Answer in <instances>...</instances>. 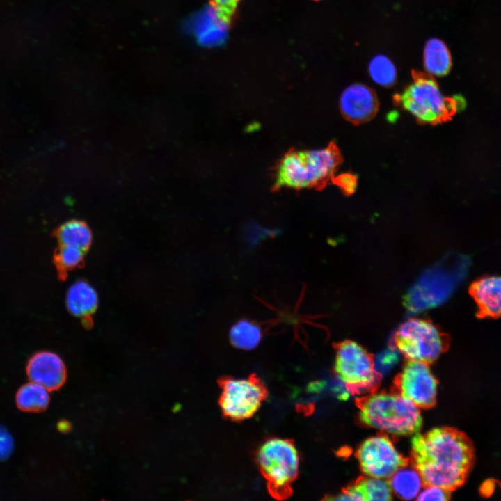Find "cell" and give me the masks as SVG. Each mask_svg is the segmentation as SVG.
Listing matches in <instances>:
<instances>
[{
	"label": "cell",
	"instance_id": "cell-1",
	"mask_svg": "<svg viewBox=\"0 0 501 501\" xmlns=\"http://www.w3.org/2000/svg\"><path fill=\"white\" fill-rule=\"evenodd\" d=\"M475 460L472 441L456 428L436 427L423 434L417 432L412 438L410 461L424 486L457 489L468 479Z\"/></svg>",
	"mask_w": 501,
	"mask_h": 501
},
{
	"label": "cell",
	"instance_id": "cell-2",
	"mask_svg": "<svg viewBox=\"0 0 501 501\" xmlns=\"http://www.w3.org/2000/svg\"><path fill=\"white\" fill-rule=\"evenodd\" d=\"M342 162L340 151L333 141L322 149L289 150L274 169L273 188L321 189L331 180Z\"/></svg>",
	"mask_w": 501,
	"mask_h": 501
},
{
	"label": "cell",
	"instance_id": "cell-3",
	"mask_svg": "<svg viewBox=\"0 0 501 501\" xmlns=\"http://www.w3.org/2000/svg\"><path fill=\"white\" fill-rule=\"evenodd\" d=\"M356 404L361 422L383 433L396 436L414 434L422 424L419 408L391 390L358 397Z\"/></svg>",
	"mask_w": 501,
	"mask_h": 501
},
{
	"label": "cell",
	"instance_id": "cell-4",
	"mask_svg": "<svg viewBox=\"0 0 501 501\" xmlns=\"http://www.w3.org/2000/svg\"><path fill=\"white\" fill-rule=\"evenodd\" d=\"M412 82L394 97L397 105L411 113L422 124L445 122L462 105V99L443 95L436 80L429 74L413 70Z\"/></svg>",
	"mask_w": 501,
	"mask_h": 501
},
{
	"label": "cell",
	"instance_id": "cell-5",
	"mask_svg": "<svg viewBox=\"0 0 501 501\" xmlns=\"http://www.w3.org/2000/svg\"><path fill=\"white\" fill-rule=\"evenodd\" d=\"M255 461L270 495L283 500L292 495L299 468V454L293 440L267 438L258 447Z\"/></svg>",
	"mask_w": 501,
	"mask_h": 501
},
{
	"label": "cell",
	"instance_id": "cell-6",
	"mask_svg": "<svg viewBox=\"0 0 501 501\" xmlns=\"http://www.w3.org/2000/svg\"><path fill=\"white\" fill-rule=\"evenodd\" d=\"M450 337L429 318L412 317L392 335L390 346L407 360L431 363L450 347Z\"/></svg>",
	"mask_w": 501,
	"mask_h": 501
},
{
	"label": "cell",
	"instance_id": "cell-7",
	"mask_svg": "<svg viewBox=\"0 0 501 501\" xmlns=\"http://www.w3.org/2000/svg\"><path fill=\"white\" fill-rule=\"evenodd\" d=\"M334 370L351 394L376 392L382 375L375 369L374 357L358 342L345 340L334 344Z\"/></svg>",
	"mask_w": 501,
	"mask_h": 501
},
{
	"label": "cell",
	"instance_id": "cell-8",
	"mask_svg": "<svg viewBox=\"0 0 501 501\" xmlns=\"http://www.w3.org/2000/svg\"><path fill=\"white\" fill-rule=\"evenodd\" d=\"M221 393L218 404L223 416L234 422L248 419L268 397L267 388L257 374L246 378L223 376L218 380Z\"/></svg>",
	"mask_w": 501,
	"mask_h": 501
},
{
	"label": "cell",
	"instance_id": "cell-9",
	"mask_svg": "<svg viewBox=\"0 0 501 501\" xmlns=\"http://www.w3.org/2000/svg\"><path fill=\"white\" fill-rule=\"evenodd\" d=\"M438 381L429 364L407 360L401 371L395 376L391 391L399 394L418 408L424 409L435 406Z\"/></svg>",
	"mask_w": 501,
	"mask_h": 501
},
{
	"label": "cell",
	"instance_id": "cell-10",
	"mask_svg": "<svg viewBox=\"0 0 501 501\" xmlns=\"http://www.w3.org/2000/svg\"><path fill=\"white\" fill-rule=\"evenodd\" d=\"M356 457L364 474L383 479L389 478L410 463V459L401 455L385 434L363 441L356 450Z\"/></svg>",
	"mask_w": 501,
	"mask_h": 501
},
{
	"label": "cell",
	"instance_id": "cell-11",
	"mask_svg": "<svg viewBox=\"0 0 501 501\" xmlns=\"http://www.w3.org/2000/svg\"><path fill=\"white\" fill-rule=\"evenodd\" d=\"M378 109L376 93L364 84H354L348 86L340 99L342 116L356 125L370 121L376 116Z\"/></svg>",
	"mask_w": 501,
	"mask_h": 501
},
{
	"label": "cell",
	"instance_id": "cell-12",
	"mask_svg": "<svg viewBox=\"0 0 501 501\" xmlns=\"http://www.w3.org/2000/svg\"><path fill=\"white\" fill-rule=\"evenodd\" d=\"M31 381L37 383L49 390L58 389L64 383L65 367L58 355L50 351L35 353L26 366Z\"/></svg>",
	"mask_w": 501,
	"mask_h": 501
},
{
	"label": "cell",
	"instance_id": "cell-13",
	"mask_svg": "<svg viewBox=\"0 0 501 501\" xmlns=\"http://www.w3.org/2000/svg\"><path fill=\"white\" fill-rule=\"evenodd\" d=\"M468 292L477 304L478 318L501 317V276L480 278L471 283Z\"/></svg>",
	"mask_w": 501,
	"mask_h": 501
},
{
	"label": "cell",
	"instance_id": "cell-14",
	"mask_svg": "<svg viewBox=\"0 0 501 501\" xmlns=\"http://www.w3.org/2000/svg\"><path fill=\"white\" fill-rule=\"evenodd\" d=\"M392 490L388 480L370 476L358 477L349 485L342 493L331 500H391Z\"/></svg>",
	"mask_w": 501,
	"mask_h": 501
},
{
	"label": "cell",
	"instance_id": "cell-15",
	"mask_svg": "<svg viewBox=\"0 0 501 501\" xmlns=\"http://www.w3.org/2000/svg\"><path fill=\"white\" fill-rule=\"evenodd\" d=\"M66 306L68 311L75 317H90L98 305V296L94 287L88 282L79 280L67 289Z\"/></svg>",
	"mask_w": 501,
	"mask_h": 501
},
{
	"label": "cell",
	"instance_id": "cell-16",
	"mask_svg": "<svg viewBox=\"0 0 501 501\" xmlns=\"http://www.w3.org/2000/svg\"><path fill=\"white\" fill-rule=\"evenodd\" d=\"M388 482L392 492L403 500L417 498L424 486L421 475L411 461L391 475Z\"/></svg>",
	"mask_w": 501,
	"mask_h": 501
},
{
	"label": "cell",
	"instance_id": "cell-17",
	"mask_svg": "<svg viewBox=\"0 0 501 501\" xmlns=\"http://www.w3.org/2000/svg\"><path fill=\"white\" fill-rule=\"evenodd\" d=\"M424 66L431 75H447L452 65V56L447 45L441 40H429L424 49Z\"/></svg>",
	"mask_w": 501,
	"mask_h": 501
},
{
	"label": "cell",
	"instance_id": "cell-18",
	"mask_svg": "<svg viewBox=\"0 0 501 501\" xmlns=\"http://www.w3.org/2000/svg\"><path fill=\"white\" fill-rule=\"evenodd\" d=\"M60 245L86 250L92 242V232L84 221L70 220L61 225L56 231Z\"/></svg>",
	"mask_w": 501,
	"mask_h": 501
},
{
	"label": "cell",
	"instance_id": "cell-19",
	"mask_svg": "<svg viewBox=\"0 0 501 501\" xmlns=\"http://www.w3.org/2000/svg\"><path fill=\"white\" fill-rule=\"evenodd\" d=\"M49 402V390L33 381L22 385L16 394L17 406L24 411H42L47 408Z\"/></svg>",
	"mask_w": 501,
	"mask_h": 501
},
{
	"label": "cell",
	"instance_id": "cell-20",
	"mask_svg": "<svg viewBox=\"0 0 501 501\" xmlns=\"http://www.w3.org/2000/svg\"><path fill=\"white\" fill-rule=\"evenodd\" d=\"M261 328L257 323L246 319L236 322L230 328L229 337L231 344L236 348L251 350L261 342Z\"/></svg>",
	"mask_w": 501,
	"mask_h": 501
},
{
	"label": "cell",
	"instance_id": "cell-21",
	"mask_svg": "<svg viewBox=\"0 0 501 501\" xmlns=\"http://www.w3.org/2000/svg\"><path fill=\"white\" fill-rule=\"evenodd\" d=\"M199 19L197 35L200 42L209 45L222 41L228 28L209 6Z\"/></svg>",
	"mask_w": 501,
	"mask_h": 501
},
{
	"label": "cell",
	"instance_id": "cell-22",
	"mask_svg": "<svg viewBox=\"0 0 501 501\" xmlns=\"http://www.w3.org/2000/svg\"><path fill=\"white\" fill-rule=\"evenodd\" d=\"M372 79L384 87H390L397 80V71L392 62L385 56L378 55L372 58L369 65Z\"/></svg>",
	"mask_w": 501,
	"mask_h": 501
},
{
	"label": "cell",
	"instance_id": "cell-23",
	"mask_svg": "<svg viewBox=\"0 0 501 501\" xmlns=\"http://www.w3.org/2000/svg\"><path fill=\"white\" fill-rule=\"evenodd\" d=\"M84 259V250L69 246L60 245L54 255V262L60 273L78 267Z\"/></svg>",
	"mask_w": 501,
	"mask_h": 501
},
{
	"label": "cell",
	"instance_id": "cell-24",
	"mask_svg": "<svg viewBox=\"0 0 501 501\" xmlns=\"http://www.w3.org/2000/svg\"><path fill=\"white\" fill-rule=\"evenodd\" d=\"M240 0H209L212 7L218 17L229 27L237 17V7Z\"/></svg>",
	"mask_w": 501,
	"mask_h": 501
},
{
	"label": "cell",
	"instance_id": "cell-25",
	"mask_svg": "<svg viewBox=\"0 0 501 501\" xmlns=\"http://www.w3.org/2000/svg\"><path fill=\"white\" fill-rule=\"evenodd\" d=\"M399 353L397 349L391 346L381 351L374 358L376 370L382 376L388 373L399 361Z\"/></svg>",
	"mask_w": 501,
	"mask_h": 501
},
{
	"label": "cell",
	"instance_id": "cell-26",
	"mask_svg": "<svg viewBox=\"0 0 501 501\" xmlns=\"http://www.w3.org/2000/svg\"><path fill=\"white\" fill-rule=\"evenodd\" d=\"M450 498V491L436 486H425V488L420 492L416 499L418 500L446 501L449 500Z\"/></svg>",
	"mask_w": 501,
	"mask_h": 501
},
{
	"label": "cell",
	"instance_id": "cell-27",
	"mask_svg": "<svg viewBox=\"0 0 501 501\" xmlns=\"http://www.w3.org/2000/svg\"><path fill=\"white\" fill-rule=\"evenodd\" d=\"M331 180L346 195L352 194L356 189L357 177L351 173H345L333 176Z\"/></svg>",
	"mask_w": 501,
	"mask_h": 501
},
{
	"label": "cell",
	"instance_id": "cell-28",
	"mask_svg": "<svg viewBox=\"0 0 501 501\" xmlns=\"http://www.w3.org/2000/svg\"><path fill=\"white\" fill-rule=\"evenodd\" d=\"M13 447V440L10 434L3 427H0V460L8 457Z\"/></svg>",
	"mask_w": 501,
	"mask_h": 501
},
{
	"label": "cell",
	"instance_id": "cell-29",
	"mask_svg": "<svg viewBox=\"0 0 501 501\" xmlns=\"http://www.w3.org/2000/svg\"><path fill=\"white\" fill-rule=\"evenodd\" d=\"M313 1H320V0H313Z\"/></svg>",
	"mask_w": 501,
	"mask_h": 501
}]
</instances>
